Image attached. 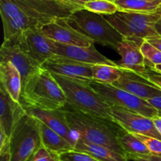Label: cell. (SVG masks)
Masks as SVG:
<instances>
[{
  "label": "cell",
  "instance_id": "cell-1",
  "mask_svg": "<svg viewBox=\"0 0 161 161\" xmlns=\"http://www.w3.org/2000/svg\"><path fill=\"white\" fill-rule=\"evenodd\" d=\"M80 9L64 0H0L4 40L26 30L69 18Z\"/></svg>",
  "mask_w": 161,
  "mask_h": 161
},
{
  "label": "cell",
  "instance_id": "cell-2",
  "mask_svg": "<svg viewBox=\"0 0 161 161\" xmlns=\"http://www.w3.org/2000/svg\"><path fill=\"white\" fill-rule=\"evenodd\" d=\"M69 125L77 138L86 142L101 145L126 155L118 138L124 129L115 120L94 116L66 104L61 108Z\"/></svg>",
  "mask_w": 161,
  "mask_h": 161
},
{
  "label": "cell",
  "instance_id": "cell-3",
  "mask_svg": "<svg viewBox=\"0 0 161 161\" xmlns=\"http://www.w3.org/2000/svg\"><path fill=\"white\" fill-rule=\"evenodd\" d=\"M20 103L42 109H59L65 106L67 98L52 74L41 68L22 85Z\"/></svg>",
  "mask_w": 161,
  "mask_h": 161
},
{
  "label": "cell",
  "instance_id": "cell-4",
  "mask_svg": "<svg viewBox=\"0 0 161 161\" xmlns=\"http://www.w3.org/2000/svg\"><path fill=\"white\" fill-rule=\"evenodd\" d=\"M51 74L65 94L67 104L84 113L114 120L111 105L93 89L89 82Z\"/></svg>",
  "mask_w": 161,
  "mask_h": 161
},
{
  "label": "cell",
  "instance_id": "cell-5",
  "mask_svg": "<svg viewBox=\"0 0 161 161\" xmlns=\"http://www.w3.org/2000/svg\"><path fill=\"white\" fill-rule=\"evenodd\" d=\"M66 20L72 28L94 42L114 49H116L124 38L104 15L86 9L74 11Z\"/></svg>",
  "mask_w": 161,
  "mask_h": 161
},
{
  "label": "cell",
  "instance_id": "cell-6",
  "mask_svg": "<svg viewBox=\"0 0 161 161\" xmlns=\"http://www.w3.org/2000/svg\"><path fill=\"white\" fill-rule=\"evenodd\" d=\"M42 146L39 120L26 113L11 135V161H28Z\"/></svg>",
  "mask_w": 161,
  "mask_h": 161
},
{
  "label": "cell",
  "instance_id": "cell-7",
  "mask_svg": "<svg viewBox=\"0 0 161 161\" xmlns=\"http://www.w3.org/2000/svg\"><path fill=\"white\" fill-rule=\"evenodd\" d=\"M104 17L124 37L147 39L159 36L155 26L161 17L157 13L118 11Z\"/></svg>",
  "mask_w": 161,
  "mask_h": 161
},
{
  "label": "cell",
  "instance_id": "cell-8",
  "mask_svg": "<svg viewBox=\"0 0 161 161\" xmlns=\"http://www.w3.org/2000/svg\"><path fill=\"white\" fill-rule=\"evenodd\" d=\"M89 83L111 106L122 107L149 118H153L159 115L158 112L146 100L119 89L113 84L98 83L94 80L90 81Z\"/></svg>",
  "mask_w": 161,
  "mask_h": 161
},
{
  "label": "cell",
  "instance_id": "cell-9",
  "mask_svg": "<svg viewBox=\"0 0 161 161\" xmlns=\"http://www.w3.org/2000/svg\"><path fill=\"white\" fill-rule=\"evenodd\" d=\"M9 39H12L24 52L41 65L54 56L52 52V40L42 33L40 28L26 30Z\"/></svg>",
  "mask_w": 161,
  "mask_h": 161
},
{
  "label": "cell",
  "instance_id": "cell-10",
  "mask_svg": "<svg viewBox=\"0 0 161 161\" xmlns=\"http://www.w3.org/2000/svg\"><path fill=\"white\" fill-rule=\"evenodd\" d=\"M111 114L113 119L129 133L161 140V135L156 130L152 118L116 105L111 106Z\"/></svg>",
  "mask_w": 161,
  "mask_h": 161
},
{
  "label": "cell",
  "instance_id": "cell-11",
  "mask_svg": "<svg viewBox=\"0 0 161 161\" xmlns=\"http://www.w3.org/2000/svg\"><path fill=\"white\" fill-rule=\"evenodd\" d=\"M0 62H10L19 71L22 85L27 79L42 68L39 63L28 56L12 39L3 41L0 49Z\"/></svg>",
  "mask_w": 161,
  "mask_h": 161
},
{
  "label": "cell",
  "instance_id": "cell-12",
  "mask_svg": "<svg viewBox=\"0 0 161 161\" xmlns=\"http://www.w3.org/2000/svg\"><path fill=\"white\" fill-rule=\"evenodd\" d=\"M94 64L79 62L74 60L54 55L42 64V69L50 73L75 80L92 81V67Z\"/></svg>",
  "mask_w": 161,
  "mask_h": 161
},
{
  "label": "cell",
  "instance_id": "cell-13",
  "mask_svg": "<svg viewBox=\"0 0 161 161\" xmlns=\"http://www.w3.org/2000/svg\"><path fill=\"white\" fill-rule=\"evenodd\" d=\"M40 29L50 40L61 44L88 47L94 42L69 25L66 19L50 22Z\"/></svg>",
  "mask_w": 161,
  "mask_h": 161
},
{
  "label": "cell",
  "instance_id": "cell-14",
  "mask_svg": "<svg viewBox=\"0 0 161 161\" xmlns=\"http://www.w3.org/2000/svg\"><path fill=\"white\" fill-rule=\"evenodd\" d=\"M25 112L30 116L40 120L50 128L67 140L74 148L76 143V136L70 128L64 112L59 109H42V108L22 105Z\"/></svg>",
  "mask_w": 161,
  "mask_h": 161
},
{
  "label": "cell",
  "instance_id": "cell-15",
  "mask_svg": "<svg viewBox=\"0 0 161 161\" xmlns=\"http://www.w3.org/2000/svg\"><path fill=\"white\" fill-rule=\"evenodd\" d=\"M52 52L53 55L74 60L79 62L90 64H108L117 66L116 62L111 61L96 50L93 43L88 47L65 45L52 41Z\"/></svg>",
  "mask_w": 161,
  "mask_h": 161
},
{
  "label": "cell",
  "instance_id": "cell-16",
  "mask_svg": "<svg viewBox=\"0 0 161 161\" xmlns=\"http://www.w3.org/2000/svg\"><path fill=\"white\" fill-rule=\"evenodd\" d=\"M145 39L124 37L116 47L121 60L116 63L120 69H127L142 75L147 69L146 59L141 51V46Z\"/></svg>",
  "mask_w": 161,
  "mask_h": 161
},
{
  "label": "cell",
  "instance_id": "cell-17",
  "mask_svg": "<svg viewBox=\"0 0 161 161\" xmlns=\"http://www.w3.org/2000/svg\"><path fill=\"white\" fill-rule=\"evenodd\" d=\"M120 78L113 83V86L144 100L161 95L160 88L150 83L141 75L127 69H120Z\"/></svg>",
  "mask_w": 161,
  "mask_h": 161
},
{
  "label": "cell",
  "instance_id": "cell-18",
  "mask_svg": "<svg viewBox=\"0 0 161 161\" xmlns=\"http://www.w3.org/2000/svg\"><path fill=\"white\" fill-rule=\"evenodd\" d=\"M25 114L21 104L15 102L0 85V128L9 138L14 127Z\"/></svg>",
  "mask_w": 161,
  "mask_h": 161
},
{
  "label": "cell",
  "instance_id": "cell-19",
  "mask_svg": "<svg viewBox=\"0 0 161 161\" xmlns=\"http://www.w3.org/2000/svg\"><path fill=\"white\" fill-rule=\"evenodd\" d=\"M0 85L15 102H20L21 76L17 68L10 62H0Z\"/></svg>",
  "mask_w": 161,
  "mask_h": 161
},
{
  "label": "cell",
  "instance_id": "cell-20",
  "mask_svg": "<svg viewBox=\"0 0 161 161\" xmlns=\"http://www.w3.org/2000/svg\"><path fill=\"white\" fill-rule=\"evenodd\" d=\"M74 149L90 154L98 161H128L127 156L113 150L110 148L86 142L79 138L76 139Z\"/></svg>",
  "mask_w": 161,
  "mask_h": 161
},
{
  "label": "cell",
  "instance_id": "cell-21",
  "mask_svg": "<svg viewBox=\"0 0 161 161\" xmlns=\"http://www.w3.org/2000/svg\"><path fill=\"white\" fill-rule=\"evenodd\" d=\"M41 139L42 146L52 152L60 154L67 151L73 150L74 147L57 132L39 120Z\"/></svg>",
  "mask_w": 161,
  "mask_h": 161
},
{
  "label": "cell",
  "instance_id": "cell-22",
  "mask_svg": "<svg viewBox=\"0 0 161 161\" xmlns=\"http://www.w3.org/2000/svg\"><path fill=\"white\" fill-rule=\"evenodd\" d=\"M119 11L136 13H157L161 6V0H116Z\"/></svg>",
  "mask_w": 161,
  "mask_h": 161
},
{
  "label": "cell",
  "instance_id": "cell-23",
  "mask_svg": "<svg viewBox=\"0 0 161 161\" xmlns=\"http://www.w3.org/2000/svg\"><path fill=\"white\" fill-rule=\"evenodd\" d=\"M126 155H151L146 145L134 134L124 130L118 138Z\"/></svg>",
  "mask_w": 161,
  "mask_h": 161
},
{
  "label": "cell",
  "instance_id": "cell-24",
  "mask_svg": "<svg viewBox=\"0 0 161 161\" xmlns=\"http://www.w3.org/2000/svg\"><path fill=\"white\" fill-rule=\"evenodd\" d=\"M121 75L118 66L108 64H94L92 67V78L94 81L106 84H113Z\"/></svg>",
  "mask_w": 161,
  "mask_h": 161
},
{
  "label": "cell",
  "instance_id": "cell-25",
  "mask_svg": "<svg viewBox=\"0 0 161 161\" xmlns=\"http://www.w3.org/2000/svg\"><path fill=\"white\" fill-rule=\"evenodd\" d=\"M84 9L102 15H111L119 11L116 3L108 0H92L84 5Z\"/></svg>",
  "mask_w": 161,
  "mask_h": 161
},
{
  "label": "cell",
  "instance_id": "cell-26",
  "mask_svg": "<svg viewBox=\"0 0 161 161\" xmlns=\"http://www.w3.org/2000/svg\"><path fill=\"white\" fill-rule=\"evenodd\" d=\"M141 51L146 59V65L153 69L157 64H161V51L145 39L141 46Z\"/></svg>",
  "mask_w": 161,
  "mask_h": 161
},
{
  "label": "cell",
  "instance_id": "cell-27",
  "mask_svg": "<svg viewBox=\"0 0 161 161\" xmlns=\"http://www.w3.org/2000/svg\"><path fill=\"white\" fill-rule=\"evenodd\" d=\"M134 135L138 137L146 145L151 155L161 157V140L146 135H136V134Z\"/></svg>",
  "mask_w": 161,
  "mask_h": 161
},
{
  "label": "cell",
  "instance_id": "cell-28",
  "mask_svg": "<svg viewBox=\"0 0 161 161\" xmlns=\"http://www.w3.org/2000/svg\"><path fill=\"white\" fill-rule=\"evenodd\" d=\"M59 157L60 161H98L90 154L75 149L60 153Z\"/></svg>",
  "mask_w": 161,
  "mask_h": 161
},
{
  "label": "cell",
  "instance_id": "cell-29",
  "mask_svg": "<svg viewBox=\"0 0 161 161\" xmlns=\"http://www.w3.org/2000/svg\"><path fill=\"white\" fill-rule=\"evenodd\" d=\"M28 161H60V157L59 154L49 150L42 146Z\"/></svg>",
  "mask_w": 161,
  "mask_h": 161
},
{
  "label": "cell",
  "instance_id": "cell-30",
  "mask_svg": "<svg viewBox=\"0 0 161 161\" xmlns=\"http://www.w3.org/2000/svg\"><path fill=\"white\" fill-rule=\"evenodd\" d=\"M141 75L161 89V73L160 72H157L153 68L147 66V69H146L145 73H143Z\"/></svg>",
  "mask_w": 161,
  "mask_h": 161
},
{
  "label": "cell",
  "instance_id": "cell-31",
  "mask_svg": "<svg viewBox=\"0 0 161 161\" xmlns=\"http://www.w3.org/2000/svg\"><path fill=\"white\" fill-rule=\"evenodd\" d=\"M128 161H161L160 157L153 155H126Z\"/></svg>",
  "mask_w": 161,
  "mask_h": 161
},
{
  "label": "cell",
  "instance_id": "cell-32",
  "mask_svg": "<svg viewBox=\"0 0 161 161\" xmlns=\"http://www.w3.org/2000/svg\"><path fill=\"white\" fill-rule=\"evenodd\" d=\"M0 161H11L10 142L0 150Z\"/></svg>",
  "mask_w": 161,
  "mask_h": 161
},
{
  "label": "cell",
  "instance_id": "cell-33",
  "mask_svg": "<svg viewBox=\"0 0 161 161\" xmlns=\"http://www.w3.org/2000/svg\"><path fill=\"white\" fill-rule=\"evenodd\" d=\"M146 101L158 112V114L161 116V95L153 97V98L148 99Z\"/></svg>",
  "mask_w": 161,
  "mask_h": 161
},
{
  "label": "cell",
  "instance_id": "cell-34",
  "mask_svg": "<svg viewBox=\"0 0 161 161\" xmlns=\"http://www.w3.org/2000/svg\"><path fill=\"white\" fill-rule=\"evenodd\" d=\"M9 142H10V138L6 135L3 130L0 128V150H2Z\"/></svg>",
  "mask_w": 161,
  "mask_h": 161
},
{
  "label": "cell",
  "instance_id": "cell-35",
  "mask_svg": "<svg viewBox=\"0 0 161 161\" xmlns=\"http://www.w3.org/2000/svg\"><path fill=\"white\" fill-rule=\"evenodd\" d=\"M146 40H147L149 43L152 44L156 48H157L160 51H161V36H160V35L155 36V37L149 38V39H146Z\"/></svg>",
  "mask_w": 161,
  "mask_h": 161
},
{
  "label": "cell",
  "instance_id": "cell-36",
  "mask_svg": "<svg viewBox=\"0 0 161 161\" xmlns=\"http://www.w3.org/2000/svg\"><path fill=\"white\" fill-rule=\"evenodd\" d=\"M64 1L72 3L73 5H75V6L81 8V9H84V5L86 3H88V2L92 1V0H64Z\"/></svg>",
  "mask_w": 161,
  "mask_h": 161
},
{
  "label": "cell",
  "instance_id": "cell-37",
  "mask_svg": "<svg viewBox=\"0 0 161 161\" xmlns=\"http://www.w3.org/2000/svg\"><path fill=\"white\" fill-rule=\"evenodd\" d=\"M152 119L156 130H157V131H158V133L161 135V116L158 115V116L152 118Z\"/></svg>",
  "mask_w": 161,
  "mask_h": 161
},
{
  "label": "cell",
  "instance_id": "cell-38",
  "mask_svg": "<svg viewBox=\"0 0 161 161\" xmlns=\"http://www.w3.org/2000/svg\"><path fill=\"white\" fill-rule=\"evenodd\" d=\"M156 30H157V31L158 32V34L161 36V19L160 20H159L158 22H157V24H156Z\"/></svg>",
  "mask_w": 161,
  "mask_h": 161
},
{
  "label": "cell",
  "instance_id": "cell-39",
  "mask_svg": "<svg viewBox=\"0 0 161 161\" xmlns=\"http://www.w3.org/2000/svg\"><path fill=\"white\" fill-rule=\"evenodd\" d=\"M153 69H155L157 72H160V73H161V64H157V65L154 66Z\"/></svg>",
  "mask_w": 161,
  "mask_h": 161
},
{
  "label": "cell",
  "instance_id": "cell-40",
  "mask_svg": "<svg viewBox=\"0 0 161 161\" xmlns=\"http://www.w3.org/2000/svg\"><path fill=\"white\" fill-rule=\"evenodd\" d=\"M157 14H159V15H160V17H161V6H160V9H158V10H157Z\"/></svg>",
  "mask_w": 161,
  "mask_h": 161
},
{
  "label": "cell",
  "instance_id": "cell-41",
  "mask_svg": "<svg viewBox=\"0 0 161 161\" xmlns=\"http://www.w3.org/2000/svg\"><path fill=\"white\" fill-rule=\"evenodd\" d=\"M108 1H111V2H114V3H115V2H116V0H108Z\"/></svg>",
  "mask_w": 161,
  "mask_h": 161
}]
</instances>
